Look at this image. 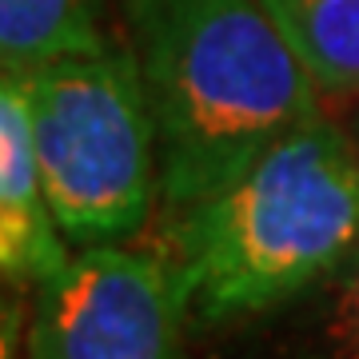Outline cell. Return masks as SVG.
<instances>
[{"label":"cell","mask_w":359,"mask_h":359,"mask_svg":"<svg viewBox=\"0 0 359 359\" xmlns=\"http://www.w3.org/2000/svg\"><path fill=\"white\" fill-rule=\"evenodd\" d=\"M156 128L160 204L176 219L216 196L323 96L259 0H120Z\"/></svg>","instance_id":"6da1fadb"},{"label":"cell","mask_w":359,"mask_h":359,"mask_svg":"<svg viewBox=\"0 0 359 359\" xmlns=\"http://www.w3.org/2000/svg\"><path fill=\"white\" fill-rule=\"evenodd\" d=\"M168 224L192 323L280 311L359 252V152L327 112Z\"/></svg>","instance_id":"7a4b0ae2"},{"label":"cell","mask_w":359,"mask_h":359,"mask_svg":"<svg viewBox=\"0 0 359 359\" xmlns=\"http://www.w3.org/2000/svg\"><path fill=\"white\" fill-rule=\"evenodd\" d=\"M25 80L40 180L68 248L132 240L160 200L156 128L136 52L104 40Z\"/></svg>","instance_id":"3957f363"},{"label":"cell","mask_w":359,"mask_h":359,"mask_svg":"<svg viewBox=\"0 0 359 359\" xmlns=\"http://www.w3.org/2000/svg\"><path fill=\"white\" fill-rule=\"evenodd\" d=\"M184 295L172 259L148 248H80L36 287L28 359H184Z\"/></svg>","instance_id":"277c9868"},{"label":"cell","mask_w":359,"mask_h":359,"mask_svg":"<svg viewBox=\"0 0 359 359\" xmlns=\"http://www.w3.org/2000/svg\"><path fill=\"white\" fill-rule=\"evenodd\" d=\"M68 259L72 252L40 180L28 80L0 72V280L40 287L60 276Z\"/></svg>","instance_id":"5b68a950"},{"label":"cell","mask_w":359,"mask_h":359,"mask_svg":"<svg viewBox=\"0 0 359 359\" xmlns=\"http://www.w3.org/2000/svg\"><path fill=\"white\" fill-rule=\"evenodd\" d=\"M327 104L359 96V0H259Z\"/></svg>","instance_id":"8992f818"},{"label":"cell","mask_w":359,"mask_h":359,"mask_svg":"<svg viewBox=\"0 0 359 359\" xmlns=\"http://www.w3.org/2000/svg\"><path fill=\"white\" fill-rule=\"evenodd\" d=\"M92 0H0V72L32 76L36 68L100 48Z\"/></svg>","instance_id":"52a82bcc"},{"label":"cell","mask_w":359,"mask_h":359,"mask_svg":"<svg viewBox=\"0 0 359 359\" xmlns=\"http://www.w3.org/2000/svg\"><path fill=\"white\" fill-rule=\"evenodd\" d=\"M295 304H304L295 320V355L359 359V252Z\"/></svg>","instance_id":"ba28073f"},{"label":"cell","mask_w":359,"mask_h":359,"mask_svg":"<svg viewBox=\"0 0 359 359\" xmlns=\"http://www.w3.org/2000/svg\"><path fill=\"white\" fill-rule=\"evenodd\" d=\"M335 124L347 132V140L355 144V152H359V96H351V100H344V104H335Z\"/></svg>","instance_id":"9c48e42d"},{"label":"cell","mask_w":359,"mask_h":359,"mask_svg":"<svg viewBox=\"0 0 359 359\" xmlns=\"http://www.w3.org/2000/svg\"><path fill=\"white\" fill-rule=\"evenodd\" d=\"M0 359H16L13 355V332H8L4 323H0Z\"/></svg>","instance_id":"30bf717a"}]
</instances>
